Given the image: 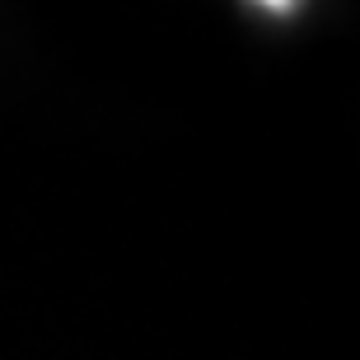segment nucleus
Masks as SVG:
<instances>
[{
  "label": "nucleus",
  "instance_id": "1",
  "mask_svg": "<svg viewBox=\"0 0 360 360\" xmlns=\"http://www.w3.org/2000/svg\"><path fill=\"white\" fill-rule=\"evenodd\" d=\"M304 10L300 0H253L248 14H271V19H295V14Z\"/></svg>",
  "mask_w": 360,
  "mask_h": 360
}]
</instances>
